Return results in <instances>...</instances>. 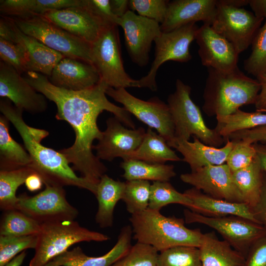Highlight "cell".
I'll use <instances>...</instances> for the list:
<instances>
[{"instance_id": "obj_20", "label": "cell", "mask_w": 266, "mask_h": 266, "mask_svg": "<svg viewBox=\"0 0 266 266\" xmlns=\"http://www.w3.org/2000/svg\"><path fill=\"white\" fill-rule=\"evenodd\" d=\"M195 39L203 66L221 71L237 67L239 54L233 44L210 25L203 24L199 27Z\"/></svg>"}, {"instance_id": "obj_11", "label": "cell", "mask_w": 266, "mask_h": 266, "mask_svg": "<svg viewBox=\"0 0 266 266\" xmlns=\"http://www.w3.org/2000/svg\"><path fill=\"white\" fill-rule=\"evenodd\" d=\"M184 213L187 223H200L214 229L245 258L252 244L266 234L263 226L241 217H212L188 209H185Z\"/></svg>"}, {"instance_id": "obj_19", "label": "cell", "mask_w": 266, "mask_h": 266, "mask_svg": "<svg viewBox=\"0 0 266 266\" xmlns=\"http://www.w3.org/2000/svg\"><path fill=\"white\" fill-rule=\"evenodd\" d=\"M145 129H128L115 116L106 120V129L93 149L100 160L112 161L117 157L135 151L141 144L145 134Z\"/></svg>"}, {"instance_id": "obj_10", "label": "cell", "mask_w": 266, "mask_h": 266, "mask_svg": "<svg viewBox=\"0 0 266 266\" xmlns=\"http://www.w3.org/2000/svg\"><path fill=\"white\" fill-rule=\"evenodd\" d=\"M106 94L122 104L129 113L149 128L155 129L168 145L172 147L175 140L174 126L167 104L157 97L148 100L139 99L129 93L126 88L108 87Z\"/></svg>"}, {"instance_id": "obj_5", "label": "cell", "mask_w": 266, "mask_h": 266, "mask_svg": "<svg viewBox=\"0 0 266 266\" xmlns=\"http://www.w3.org/2000/svg\"><path fill=\"white\" fill-rule=\"evenodd\" d=\"M191 91L189 85L177 79L175 91L167 98L174 126L175 140L189 141L193 135L206 145L219 148L226 140L215 129L207 127L199 107L191 98Z\"/></svg>"}, {"instance_id": "obj_41", "label": "cell", "mask_w": 266, "mask_h": 266, "mask_svg": "<svg viewBox=\"0 0 266 266\" xmlns=\"http://www.w3.org/2000/svg\"><path fill=\"white\" fill-rule=\"evenodd\" d=\"M158 251L153 246L136 242L110 266H157Z\"/></svg>"}, {"instance_id": "obj_48", "label": "cell", "mask_w": 266, "mask_h": 266, "mask_svg": "<svg viewBox=\"0 0 266 266\" xmlns=\"http://www.w3.org/2000/svg\"><path fill=\"white\" fill-rule=\"evenodd\" d=\"M256 219L266 231V175H264L263 185L259 200L252 208Z\"/></svg>"}, {"instance_id": "obj_4", "label": "cell", "mask_w": 266, "mask_h": 266, "mask_svg": "<svg viewBox=\"0 0 266 266\" xmlns=\"http://www.w3.org/2000/svg\"><path fill=\"white\" fill-rule=\"evenodd\" d=\"M133 238L151 245L158 252L177 246L199 248L203 237L200 229H190L182 218L167 217L160 211L147 208L130 218Z\"/></svg>"}, {"instance_id": "obj_18", "label": "cell", "mask_w": 266, "mask_h": 266, "mask_svg": "<svg viewBox=\"0 0 266 266\" xmlns=\"http://www.w3.org/2000/svg\"><path fill=\"white\" fill-rule=\"evenodd\" d=\"M0 96L32 114L44 112L46 98L36 91L13 67L0 62Z\"/></svg>"}, {"instance_id": "obj_17", "label": "cell", "mask_w": 266, "mask_h": 266, "mask_svg": "<svg viewBox=\"0 0 266 266\" xmlns=\"http://www.w3.org/2000/svg\"><path fill=\"white\" fill-rule=\"evenodd\" d=\"M180 179L211 197L234 202H244L227 164L208 166L182 174ZM245 203V202H244Z\"/></svg>"}, {"instance_id": "obj_36", "label": "cell", "mask_w": 266, "mask_h": 266, "mask_svg": "<svg viewBox=\"0 0 266 266\" xmlns=\"http://www.w3.org/2000/svg\"><path fill=\"white\" fill-rule=\"evenodd\" d=\"M177 203L187 206H193L191 199L184 193L177 191L168 181H155L151 185L148 208L160 211L164 206Z\"/></svg>"}, {"instance_id": "obj_25", "label": "cell", "mask_w": 266, "mask_h": 266, "mask_svg": "<svg viewBox=\"0 0 266 266\" xmlns=\"http://www.w3.org/2000/svg\"><path fill=\"white\" fill-rule=\"evenodd\" d=\"M193 138V142L175 140L172 147L182 155V160L189 165L191 171L208 166L226 163L233 146L232 140L227 139L224 146L217 148L204 144L196 136Z\"/></svg>"}, {"instance_id": "obj_55", "label": "cell", "mask_w": 266, "mask_h": 266, "mask_svg": "<svg viewBox=\"0 0 266 266\" xmlns=\"http://www.w3.org/2000/svg\"><path fill=\"white\" fill-rule=\"evenodd\" d=\"M26 256L27 253L26 251H24L13 258L3 266H21V265L23 264Z\"/></svg>"}, {"instance_id": "obj_29", "label": "cell", "mask_w": 266, "mask_h": 266, "mask_svg": "<svg viewBox=\"0 0 266 266\" xmlns=\"http://www.w3.org/2000/svg\"><path fill=\"white\" fill-rule=\"evenodd\" d=\"M82 0H1V16L25 17L80 5Z\"/></svg>"}, {"instance_id": "obj_37", "label": "cell", "mask_w": 266, "mask_h": 266, "mask_svg": "<svg viewBox=\"0 0 266 266\" xmlns=\"http://www.w3.org/2000/svg\"><path fill=\"white\" fill-rule=\"evenodd\" d=\"M150 190L151 184L149 181L133 180L125 182L122 200L126 204L127 211L131 215L148 208Z\"/></svg>"}, {"instance_id": "obj_40", "label": "cell", "mask_w": 266, "mask_h": 266, "mask_svg": "<svg viewBox=\"0 0 266 266\" xmlns=\"http://www.w3.org/2000/svg\"><path fill=\"white\" fill-rule=\"evenodd\" d=\"M37 235H0V266H3L17 255L28 249H35Z\"/></svg>"}, {"instance_id": "obj_49", "label": "cell", "mask_w": 266, "mask_h": 266, "mask_svg": "<svg viewBox=\"0 0 266 266\" xmlns=\"http://www.w3.org/2000/svg\"><path fill=\"white\" fill-rule=\"evenodd\" d=\"M257 78L261 89L254 105L257 111L266 112V73L259 75Z\"/></svg>"}, {"instance_id": "obj_47", "label": "cell", "mask_w": 266, "mask_h": 266, "mask_svg": "<svg viewBox=\"0 0 266 266\" xmlns=\"http://www.w3.org/2000/svg\"><path fill=\"white\" fill-rule=\"evenodd\" d=\"M90 7L108 23L118 26L120 18L113 13L110 0H87Z\"/></svg>"}, {"instance_id": "obj_39", "label": "cell", "mask_w": 266, "mask_h": 266, "mask_svg": "<svg viewBox=\"0 0 266 266\" xmlns=\"http://www.w3.org/2000/svg\"><path fill=\"white\" fill-rule=\"evenodd\" d=\"M251 45V54L244 60L243 66L248 73L257 77L266 73V20L258 31Z\"/></svg>"}, {"instance_id": "obj_31", "label": "cell", "mask_w": 266, "mask_h": 266, "mask_svg": "<svg viewBox=\"0 0 266 266\" xmlns=\"http://www.w3.org/2000/svg\"><path fill=\"white\" fill-rule=\"evenodd\" d=\"M232 173L234 182L244 202L252 210L259 200L264 175L257 155L250 165Z\"/></svg>"}, {"instance_id": "obj_12", "label": "cell", "mask_w": 266, "mask_h": 266, "mask_svg": "<svg viewBox=\"0 0 266 266\" xmlns=\"http://www.w3.org/2000/svg\"><path fill=\"white\" fill-rule=\"evenodd\" d=\"M44 190L33 196L25 194L18 197L15 209L32 218L40 224L74 220L77 209L66 198L63 187L45 184Z\"/></svg>"}, {"instance_id": "obj_42", "label": "cell", "mask_w": 266, "mask_h": 266, "mask_svg": "<svg viewBox=\"0 0 266 266\" xmlns=\"http://www.w3.org/2000/svg\"><path fill=\"white\" fill-rule=\"evenodd\" d=\"M0 61L13 67L20 74L28 71V58L19 44L0 38Z\"/></svg>"}, {"instance_id": "obj_54", "label": "cell", "mask_w": 266, "mask_h": 266, "mask_svg": "<svg viewBox=\"0 0 266 266\" xmlns=\"http://www.w3.org/2000/svg\"><path fill=\"white\" fill-rule=\"evenodd\" d=\"M217 4L235 8H242L249 4V0H216Z\"/></svg>"}, {"instance_id": "obj_15", "label": "cell", "mask_w": 266, "mask_h": 266, "mask_svg": "<svg viewBox=\"0 0 266 266\" xmlns=\"http://www.w3.org/2000/svg\"><path fill=\"white\" fill-rule=\"evenodd\" d=\"M118 26L124 31L126 47L132 62L139 66H146L149 62L152 43L162 33L160 24L129 10L120 18Z\"/></svg>"}, {"instance_id": "obj_13", "label": "cell", "mask_w": 266, "mask_h": 266, "mask_svg": "<svg viewBox=\"0 0 266 266\" xmlns=\"http://www.w3.org/2000/svg\"><path fill=\"white\" fill-rule=\"evenodd\" d=\"M216 5L215 16L210 26L231 42L239 54L251 45L263 19L243 8Z\"/></svg>"}, {"instance_id": "obj_33", "label": "cell", "mask_w": 266, "mask_h": 266, "mask_svg": "<svg viewBox=\"0 0 266 266\" xmlns=\"http://www.w3.org/2000/svg\"><path fill=\"white\" fill-rule=\"evenodd\" d=\"M216 117L217 123L214 129L226 140L235 132L266 125V113L259 111L248 112L238 109L231 114Z\"/></svg>"}, {"instance_id": "obj_28", "label": "cell", "mask_w": 266, "mask_h": 266, "mask_svg": "<svg viewBox=\"0 0 266 266\" xmlns=\"http://www.w3.org/2000/svg\"><path fill=\"white\" fill-rule=\"evenodd\" d=\"M124 161L134 160L152 164H165L167 161L182 160L168 145L166 140L148 128L139 146L133 152L125 155Z\"/></svg>"}, {"instance_id": "obj_6", "label": "cell", "mask_w": 266, "mask_h": 266, "mask_svg": "<svg viewBox=\"0 0 266 266\" xmlns=\"http://www.w3.org/2000/svg\"><path fill=\"white\" fill-rule=\"evenodd\" d=\"M109 239L108 235L83 227L74 220L41 224L35 253L29 266H45L77 243L102 242Z\"/></svg>"}, {"instance_id": "obj_14", "label": "cell", "mask_w": 266, "mask_h": 266, "mask_svg": "<svg viewBox=\"0 0 266 266\" xmlns=\"http://www.w3.org/2000/svg\"><path fill=\"white\" fill-rule=\"evenodd\" d=\"M40 15L90 44L97 39L104 28L113 25L97 14L87 0H82L77 6L52 10Z\"/></svg>"}, {"instance_id": "obj_22", "label": "cell", "mask_w": 266, "mask_h": 266, "mask_svg": "<svg viewBox=\"0 0 266 266\" xmlns=\"http://www.w3.org/2000/svg\"><path fill=\"white\" fill-rule=\"evenodd\" d=\"M217 10L216 0H175L169 1L166 18L161 24L162 32L202 21L211 25Z\"/></svg>"}, {"instance_id": "obj_23", "label": "cell", "mask_w": 266, "mask_h": 266, "mask_svg": "<svg viewBox=\"0 0 266 266\" xmlns=\"http://www.w3.org/2000/svg\"><path fill=\"white\" fill-rule=\"evenodd\" d=\"M132 234L131 226H125L121 229L115 245L104 255L90 257L78 246L57 256L45 266H110L129 252L132 246Z\"/></svg>"}, {"instance_id": "obj_38", "label": "cell", "mask_w": 266, "mask_h": 266, "mask_svg": "<svg viewBox=\"0 0 266 266\" xmlns=\"http://www.w3.org/2000/svg\"><path fill=\"white\" fill-rule=\"evenodd\" d=\"M157 266H201L199 248L177 246L162 251Z\"/></svg>"}, {"instance_id": "obj_9", "label": "cell", "mask_w": 266, "mask_h": 266, "mask_svg": "<svg viewBox=\"0 0 266 266\" xmlns=\"http://www.w3.org/2000/svg\"><path fill=\"white\" fill-rule=\"evenodd\" d=\"M199 27L190 23L168 32H162L155 40V58L147 74L136 80L135 87L157 90L156 77L159 68L164 63L173 61L181 63L189 61L191 42L195 39Z\"/></svg>"}, {"instance_id": "obj_3", "label": "cell", "mask_w": 266, "mask_h": 266, "mask_svg": "<svg viewBox=\"0 0 266 266\" xmlns=\"http://www.w3.org/2000/svg\"><path fill=\"white\" fill-rule=\"evenodd\" d=\"M261 89L258 81L237 67L229 71L208 68L202 110L210 116L235 112L243 105L255 104Z\"/></svg>"}, {"instance_id": "obj_34", "label": "cell", "mask_w": 266, "mask_h": 266, "mask_svg": "<svg viewBox=\"0 0 266 266\" xmlns=\"http://www.w3.org/2000/svg\"><path fill=\"white\" fill-rule=\"evenodd\" d=\"M35 172L30 166L10 170H0V208L3 211L15 209L18 200L16 195L19 186L28 176Z\"/></svg>"}, {"instance_id": "obj_51", "label": "cell", "mask_w": 266, "mask_h": 266, "mask_svg": "<svg viewBox=\"0 0 266 266\" xmlns=\"http://www.w3.org/2000/svg\"><path fill=\"white\" fill-rule=\"evenodd\" d=\"M112 11L118 18L123 17L129 9L128 0H110Z\"/></svg>"}, {"instance_id": "obj_32", "label": "cell", "mask_w": 266, "mask_h": 266, "mask_svg": "<svg viewBox=\"0 0 266 266\" xmlns=\"http://www.w3.org/2000/svg\"><path fill=\"white\" fill-rule=\"evenodd\" d=\"M124 170L122 176L127 181L142 180L166 182L176 175L172 165L152 164L141 161L130 160L120 164Z\"/></svg>"}, {"instance_id": "obj_30", "label": "cell", "mask_w": 266, "mask_h": 266, "mask_svg": "<svg viewBox=\"0 0 266 266\" xmlns=\"http://www.w3.org/2000/svg\"><path fill=\"white\" fill-rule=\"evenodd\" d=\"M9 121L0 116V169L10 170L29 166L32 162L26 149L12 138L9 133Z\"/></svg>"}, {"instance_id": "obj_7", "label": "cell", "mask_w": 266, "mask_h": 266, "mask_svg": "<svg viewBox=\"0 0 266 266\" xmlns=\"http://www.w3.org/2000/svg\"><path fill=\"white\" fill-rule=\"evenodd\" d=\"M10 18L23 33L34 37L65 57L92 64L91 44L71 34L42 16Z\"/></svg>"}, {"instance_id": "obj_24", "label": "cell", "mask_w": 266, "mask_h": 266, "mask_svg": "<svg viewBox=\"0 0 266 266\" xmlns=\"http://www.w3.org/2000/svg\"><path fill=\"white\" fill-rule=\"evenodd\" d=\"M184 193L192 201L193 206L190 209L193 212L212 217L236 216L261 225L251 207L244 202H234L216 199L194 187Z\"/></svg>"}, {"instance_id": "obj_21", "label": "cell", "mask_w": 266, "mask_h": 266, "mask_svg": "<svg viewBox=\"0 0 266 266\" xmlns=\"http://www.w3.org/2000/svg\"><path fill=\"white\" fill-rule=\"evenodd\" d=\"M48 78L53 85L72 91L91 88L101 80L97 69L93 64L68 57L61 59Z\"/></svg>"}, {"instance_id": "obj_16", "label": "cell", "mask_w": 266, "mask_h": 266, "mask_svg": "<svg viewBox=\"0 0 266 266\" xmlns=\"http://www.w3.org/2000/svg\"><path fill=\"white\" fill-rule=\"evenodd\" d=\"M0 38L18 43L23 47L28 58V71L38 72L48 77L55 66L65 57L23 33L9 17L1 16Z\"/></svg>"}, {"instance_id": "obj_8", "label": "cell", "mask_w": 266, "mask_h": 266, "mask_svg": "<svg viewBox=\"0 0 266 266\" xmlns=\"http://www.w3.org/2000/svg\"><path fill=\"white\" fill-rule=\"evenodd\" d=\"M92 64L100 79L114 89L135 87L136 80L125 71L121 54L118 26L110 25L103 29L91 44Z\"/></svg>"}, {"instance_id": "obj_44", "label": "cell", "mask_w": 266, "mask_h": 266, "mask_svg": "<svg viewBox=\"0 0 266 266\" xmlns=\"http://www.w3.org/2000/svg\"><path fill=\"white\" fill-rule=\"evenodd\" d=\"M168 3L166 0H129V9L161 25L166 18Z\"/></svg>"}, {"instance_id": "obj_46", "label": "cell", "mask_w": 266, "mask_h": 266, "mask_svg": "<svg viewBox=\"0 0 266 266\" xmlns=\"http://www.w3.org/2000/svg\"><path fill=\"white\" fill-rule=\"evenodd\" d=\"M227 139L244 140L252 144L258 142L266 143V125L235 132L228 136Z\"/></svg>"}, {"instance_id": "obj_35", "label": "cell", "mask_w": 266, "mask_h": 266, "mask_svg": "<svg viewBox=\"0 0 266 266\" xmlns=\"http://www.w3.org/2000/svg\"><path fill=\"white\" fill-rule=\"evenodd\" d=\"M41 224L23 212L13 209L5 211L0 223V235H37Z\"/></svg>"}, {"instance_id": "obj_45", "label": "cell", "mask_w": 266, "mask_h": 266, "mask_svg": "<svg viewBox=\"0 0 266 266\" xmlns=\"http://www.w3.org/2000/svg\"><path fill=\"white\" fill-rule=\"evenodd\" d=\"M245 259V266H266V234L252 244Z\"/></svg>"}, {"instance_id": "obj_52", "label": "cell", "mask_w": 266, "mask_h": 266, "mask_svg": "<svg viewBox=\"0 0 266 266\" xmlns=\"http://www.w3.org/2000/svg\"><path fill=\"white\" fill-rule=\"evenodd\" d=\"M249 5L256 17L266 20V0H249Z\"/></svg>"}, {"instance_id": "obj_26", "label": "cell", "mask_w": 266, "mask_h": 266, "mask_svg": "<svg viewBox=\"0 0 266 266\" xmlns=\"http://www.w3.org/2000/svg\"><path fill=\"white\" fill-rule=\"evenodd\" d=\"M199 249L201 266H245L244 256L214 232L203 234Z\"/></svg>"}, {"instance_id": "obj_50", "label": "cell", "mask_w": 266, "mask_h": 266, "mask_svg": "<svg viewBox=\"0 0 266 266\" xmlns=\"http://www.w3.org/2000/svg\"><path fill=\"white\" fill-rule=\"evenodd\" d=\"M43 184L41 177L35 172L29 175L25 182L27 189L30 192H36L40 190Z\"/></svg>"}, {"instance_id": "obj_2", "label": "cell", "mask_w": 266, "mask_h": 266, "mask_svg": "<svg viewBox=\"0 0 266 266\" xmlns=\"http://www.w3.org/2000/svg\"><path fill=\"white\" fill-rule=\"evenodd\" d=\"M0 111L20 135L32 159L29 166L41 177L44 185L75 186L87 190L95 196L97 185L77 176L65 156L60 151L40 143L48 135V131L29 126L23 118L24 110L12 105L7 99H0Z\"/></svg>"}, {"instance_id": "obj_53", "label": "cell", "mask_w": 266, "mask_h": 266, "mask_svg": "<svg viewBox=\"0 0 266 266\" xmlns=\"http://www.w3.org/2000/svg\"><path fill=\"white\" fill-rule=\"evenodd\" d=\"M256 152L263 171L266 173V143H254L253 144Z\"/></svg>"}, {"instance_id": "obj_43", "label": "cell", "mask_w": 266, "mask_h": 266, "mask_svg": "<svg viewBox=\"0 0 266 266\" xmlns=\"http://www.w3.org/2000/svg\"><path fill=\"white\" fill-rule=\"evenodd\" d=\"M233 146L229 153L226 164L232 172L250 165L256 157L253 144L244 140H231Z\"/></svg>"}, {"instance_id": "obj_27", "label": "cell", "mask_w": 266, "mask_h": 266, "mask_svg": "<svg viewBox=\"0 0 266 266\" xmlns=\"http://www.w3.org/2000/svg\"><path fill=\"white\" fill-rule=\"evenodd\" d=\"M125 188L124 182L115 180L106 174L101 177L95 195L99 204L95 220L100 228L112 226L114 208L117 202L122 200Z\"/></svg>"}, {"instance_id": "obj_1", "label": "cell", "mask_w": 266, "mask_h": 266, "mask_svg": "<svg viewBox=\"0 0 266 266\" xmlns=\"http://www.w3.org/2000/svg\"><path fill=\"white\" fill-rule=\"evenodd\" d=\"M24 77L36 91L55 103L56 118L67 122L74 131L73 144L59 151L69 164H72L73 170L78 171L81 177L97 185L107 170L92 152L93 141L100 140L102 134L98 127V118L103 111H109L122 123L135 129L130 113L123 107L108 100L105 95L109 87L101 80L91 88L72 91L53 85L47 76L38 72L28 71Z\"/></svg>"}]
</instances>
